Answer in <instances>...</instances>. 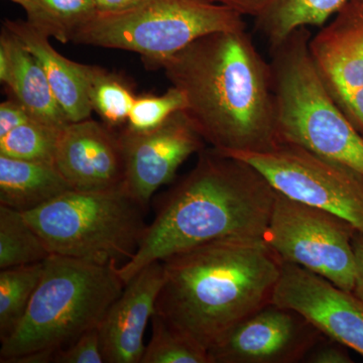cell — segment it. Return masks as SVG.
<instances>
[{"label":"cell","mask_w":363,"mask_h":363,"mask_svg":"<svg viewBox=\"0 0 363 363\" xmlns=\"http://www.w3.org/2000/svg\"><path fill=\"white\" fill-rule=\"evenodd\" d=\"M118 135L125 162L124 185L145 208L157 190L175 179L182 164L206 145L183 111L155 130L138 133L124 126Z\"/></svg>","instance_id":"7c38bea8"},{"label":"cell","mask_w":363,"mask_h":363,"mask_svg":"<svg viewBox=\"0 0 363 363\" xmlns=\"http://www.w3.org/2000/svg\"><path fill=\"white\" fill-rule=\"evenodd\" d=\"M116 264L51 255L25 316L1 343V363H52L57 351L99 328L123 279Z\"/></svg>","instance_id":"277c9868"},{"label":"cell","mask_w":363,"mask_h":363,"mask_svg":"<svg viewBox=\"0 0 363 363\" xmlns=\"http://www.w3.org/2000/svg\"><path fill=\"white\" fill-rule=\"evenodd\" d=\"M245 16L211 0H140L116 13L97 11L71 43L136 52L149 68L209 33L247 30Z\"/></svg>","instance_id":"52a82bcc"},{"label":"cell","mask_w":363,"mask_h":363,"mask_svg":"<svg viewBox=\"0 0 363 363\" xmlns=\"http://www.w3.org/2000/svg\"><path fill=\"white\" fill-rule=\"evenodd\" d=\"M62 128L33 118L0 138V155L54 164Z\"/></svg>","instance_id":"cb8c5ba5"},{"label":"cell","mask_w":363,"mask_h":363,"mask_svg":"<svg viewBox=\"0 0 363 363\" xmlns=\"http://www.w3.org/2000/svg\"><path fill=\"white\" fill-rule=\"evenodd\" d=\"M0 81L9 97L23 105L33 118L59 128L70 123L39 60L4 26L0 33Z\"/></svg>","instance_id":"2e32d148"},{"label":"cell","mask_w":363,"mask_h":363,"mask_svg":"<svg viewBox=\"0 0 363 363\" xmlns=\"http://www.w3.org/2000/svg\"><path fill=\"white\" fill-rule=\"evenodd\" d=\"M278 191L248 162L210 147L157 200L135 257L119 267L124 284L154 262L225 238H264Z\"/></svg>","instance_id":"7a4b0ae2"},{"label":"cell","mask_w":363,"mask_h":363,"mask_svg":"<svg viewBox=\"0 0 363 363\" xmlns=\"http://www.w3.org/2000/svg\"><path fill=\"white\" fill-rule=\"evenodd\" d=\"M354 226L278 192L264 240L284 262L304 267L353 292Z\"/></svg>","instance_id":"ba28073f"},{"label":"cell","mask_w":363,"mask_h":363,"mask_svg":"<svg viewBox=\"0 0 363 363\" xmlns=\"http://www.w3.org/2000/svg\"><path fill=\"white\" fill-rule=\"evenodd\" d=\"M344 114L363 136V89L354 91L337 102Z\"/></svg>","instance_id":"f546056e"},{"label":"cell","mask_w":363,"mask_h":363,"mask_svg":"<svg viewBox=\"0 0 363 363\" xmlns=\"http://www.w3.org/2000/svg\"><path fill=\"white\" fill-rule=\"evenodd\" d=\"M353 250H354L357 271H355V284L353 293L363 300V233L357 231L353 236Z\"/></svg>","instance_id":"1f68e13d"},{"label":"cell","mask_w":363,"mask_h":363,"mask_svg":"<svg viewBox=\"0 0 363 363\" xmlns=\"http://www.w3.org/2000/svg\"><path fill=\"white\" fill-rule=\"evenodd\" d=\"M324 336L298 313L269 304L243 320L209 350L211 363L304 362Z\"/></svg>","instance_id":"30bf717a"},{"label":"cell","mask_w":363,"mask_h":363,"mask_svg":"<svg viewBox=\"0 0 363 363\" xmlns=\"http://www.w3.org/2000/svg\"><path fill=\"white\" fill-rule=\"evenodd\" d=\"M54 164L72 190H111L125 182L118 133L90 118L62 128Z\"/></svg>","instance_id":"4fadbf2b"},{"label":"cell","mask_w":363,"mask_h":363,"mask_svg":"<svg viewBox=\"0 0 363 363\" xmlns=\"http://www.w3.org/2000/svg\"><path fill=\"white\" fill-rule=\"evenodd\" d=\"M72 190L54 164L0 155V205L30 212Z\"/></svg>","instance_id":"ac0fdd59"},{"label":"cell","mask_w":363,"mask_h":363,"mask_svg":"<svg viewBox=\"0 0 363 363\" xmlns=\"http://www.w3.org/2000/svg\"><path fill=\"white\" fill-rule=\"evenodd\" d=\"M2 26L39 60L52 93L69 121L77 123L90 118L93 111L88 98L84 64L71 61L60 54L49 38L38 32L26 21L4 20Z\"/></svg>","instance_id":"e0dca14e"},{"label":"cell","mask_w":363,"mask_h":363,"mask_svg":"<svg viewBox=\"0 0 363 363\" xmlns=\"http://www.w3.org/2000/svg\"><path fill=\"white\" fill-rule=\"evenodd\" d=\"M145 210L123 185L69 190L23 214L51 255L121 267L138 252L149 225Z\"/></svg>","instance_id":"8992f818"},{"label":"cell","mask_w":363,"mask_h":363,"mask_svg":"<svg viewBox=\"0 0 363 363\" xmlns=\"http://www.w3.org/2000/svg\"><path fill=\"white\" fill-rule=\"evenodd\" d=\"M52 363H105L99 329L86 332L70 345L55 353Z\"/></svg>","instance_id":"4316f807"},{"label":"cell","mask_w":363,"mask_h":363,"mask_svg":"<svg viewBox=\"0 0 363 363\" xmlns=\"http://www.w3.org/2000/svg\"><path fill=\"white\" fill-rule=\"evenodd\" d=\"M164 281L162 262L140 269L124 286L99 326L105 363H140L145 329L156 313Z\"/></svg>","instance_id":"5bb4252c"},{"label":"cell","mask_w":363,"mask_h":363,"mask_svg":"<svg viewBox=\"0 0 363 363\" xmlns=\"http://www.w3.org/2000/svg\"><path fill=\"white\" fill-rule=\"evenodd\" d=\"M140 0H95L98 11L116 13L135 6Z\"/></svg>","instance_id":"d6a6232c"},{"label":"cell","mask_w":363,"mask_h":363,"mask_svg":"<svg viewBox=\"0 0 363 363\" xmlns=\"http://www.w3.org/2000/svg\"><path fill=\"white\" fill-rule=\"evenodd\" d=\"M310 54L334 100L363 89V1L348 0L309 42Z\"/></svg>","instance_id":"9a60e30c"},{"label":"cell","mask_w":363,"mask_h":363,"mask_svg":"<svg viewBox=\"0 0 363 363\" xmlns=\"http://www.w3.org/2000/svg\"><path fill=\"white\" fill-rule=\"evenodd\" d=\"M44 272V262L0 269V341L9 337L25 316Z\"/></svg>","instance_id":"603a6c76"},{"label":"cell","mask_w":363,"mask_h":363,"mask_svg":"<svg viewBox=\"0 0 363 363\" xmlns=\"http://www.w3.org/2000/svg\"><path fill=\"white\" fill-rule=\"evenodd\" d=\"M185 107V96L173 86L162 95L136 96L125 128L138 133L155 130Z\"/></svg>","instance_id":"484cf974"},{"label":"cell","mask_w":363,"mask_h":363,"mask_svg":"<svg viewBox=\"0 0 363 363\" xmlns=\"http://www.w3.org/2000/svg\"><path fill=\"white\" fill-rule=\"evenodd\" d=\"M348 0H269L255 20L259 32L271 49L302 28L322 26L340 11Z\"/></svg>","instance_id":"d6986e66"},{"label":"cell","mask_w":363,"mask_h":363,"mask_svg":"<svg viewBox=\"0 0 363 363\" xmlns=\"http://www.w3.org/2000/svg\"><path fill=\"white\" fill-rule=\"evenodd\" d=\"M33 118L23 105L9 97L0 104V138Z\"/></svg>","instance_id":"83f0119b"},{"label":"cell","mask_w":363,"mask_h":363,"mask_svg":"<svg viewBox=\"0 0 363 363\" xmlns=\"http://www.w3.org/2000/svg\"><path fill=\"white\" fill-rule=\"evenodd\" d=\"M18 4L33 28L62 44L71 43L76 30L98 11L95 0H20Z\"/></svg>","instance_id":"ffe728a7"},{"label":"cell","mask_w":363,"mask_h":363,"mask_svg":"<svg viewBox=\"0 0 363 363\" xmlns=\"http://www.w3.org/2000/svg\"><path fill=\"white\" fill-rule=\"evenodd\" d=\"M50 255L23 212L0 205V269L45 262Z\"/></svg>","instance_id":"7402d4cb"},{"label":"cell","mask_w":363,"mask_h":363,"mask_svg":"<svg viewBox=\"0 0 363 363\" xmlns=\"http://www.w3.org/2000/svg\"><path fill=\"white\" fill-rule=\"evenodd\" d=\"M11 1L14 2V4H18V2L20 1V0H11Z\"/></svg>","instance_id":"836d02e7"},{"label":"cell","mask_w":363,"mask_h":363,"mask_svg":"<svg viewBox=\"0 0 363 363\" xmlns=\"http://www.w3.org/2000/svg\"><path fill=\"white\" fill-rule=\"evenodd\" d=\"M157 69L183 93V112L210 147L260 152L279 145L271 64L247 30L199 38Z\"/></svg>","instance_id":"6da1fadb"},{"label":"cell","mask_w":363,"mask_h":363,"mask_svg":"<svg viewBox=\"0 0 363 363\" xmlns=\"http://www.w3.org/2000/svg\"><path fill=\"white\" fill-rule=\"evenodd\" d=\"M272 304L298 313L322 335L363 357V300L351 291L283 262Z\"/></svg>","instance_id":"8fae6325"},{"label":"cell","mask_w":363,"mask_h":363,"mask_svg":"<svg viewBox=\"0 0 363 363\" xmlns=\"http://www.w3.org/2000/svg\"><path fill=\"white\" fill-rule=\"evenodd\" d=\"M222 154L252 164L281 194L330 212L363 233V176L354 169L290 143Z\"/></svg>","instance_id":"9c48e42d"},{"label":"cell","mask_w":363,"mask_h":363,"mask_svg":"<svg viewBox=\"0 0 363 363\" xmlns=\"http://www.w3.org/2000/svg\"><path fill=\"white\" fill-rule=\"evenodd\" d=\"M323 339L315 346L305 362L312 363H352L350 353L345 346L337 342L322 343Z\"/></svg>","instance_id":"f1b7e54d"},{"label":"cell","mask_w":363,"mask_h":363,"mask_svg":"<svg viewBox=\"0 0 363 363\" xmlns=\"http://www.w3.org/2000/svg\"><path fill=\"white\" fill-rule=\"evenodd\" d=\"M362 1H363V0H362Z\"/></svg>","instance_id":"e575fe53"},{"label":"cell","mask_w":363,"mask_h":363,"mask_svg":"<svg viewBox=\"0 0 363 363\" xmlns=\"http://www.w3.org/2000/svg\"><path fill=\"white\" fill-rule=\"evenodd\" d=\"M156 313L207 351L272 304L283 262L264 238H225L162 260Z\"/></svg>","instance_id":"3957f363"},{"label":"cell","mask_w":363,"mask_h":363,"mask_svg":"<svg viewBox=\"0 0 363 363\" xmlns=\"http://www.w3.org/2000/svg\"><path fill=\"white\" fill-rule=\"evenodd\" d=\"M309 28L272 50L271 70L279 143H290L363 176V136L334 100L311 54Z\"/></svg>","instance_id":"5b68a950"},{"label":"cell","mask_w":363,"mask_h":363,"mask_svg":"<svg viewBox=\"0 0 363 363\" xmlns=\"http://www.w3.org/2000/svg\"><path fill=\"white\" fill-rule=\"evenodd\" d=\"M211 1L230 7L243 16L257 18L266 9L269 0H211Z\"/></svg>","instance_id":"4dcf8cb0"},{"label":"cell","mask_w":363,"mask_h":363,"mask_svg":"<svg viewBox=\"0 0 363 363\" xmlns=\"http://www.w3.org/2000/svg\"><path fill=\"white\" fill-rule=\"evenodd\" d=\"M140 363H211L206 350L169 326L155 313L152 338L145 345Z\"/></svg>","instance_id":"d4e9b609"},{"label":"cell","mask_w":363,"mask_h":363,"mask_svg":"<svg viewBox=\"0 0 363 363\" xmlns=\"http://www.w3.org/2000/svg\"><path fill=\"white\" fill-rule=\"evenodd\" d=\"M83 68L92 111L112 130L124 128L136 98L130 83L101 67L84 64Z\"/></svg>","instance_id":"44dd1931"}]
</instances>
